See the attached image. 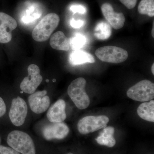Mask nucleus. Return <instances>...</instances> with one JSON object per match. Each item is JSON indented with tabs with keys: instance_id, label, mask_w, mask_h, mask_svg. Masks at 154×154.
Returning a JSON list of instances; mask_svg holds the SVG:
<instances>
[{
	"instance_id": "f03ea898",
	"label": "nucleus",
	"mask_w": 154,
	"mask_h": 154,
	"mask_svg": "<svg viewBox=\"0 0 154 154\" xmlns=\"http://www.w3.org/2000/svg\"><path fill=\"white\" fill-rule=\"evenodd\" d=\"M7 143L12 148L22 154H36L33 140L28 134L23 131H11L8 135Z\"/></svg>"
},
{
	"instance_id": "20e7f679",
	"label": "nucleus",
	"mask_w": 154,
	"mask_h": 154,
	"mask_svg": "<svg viewBox=\"0 0 154 154\" xmlns=\"http://www.w3.org/2000/svg\"><path fill=\"white\" fill-rule=\"evenodd\" d=\"M127 96L134 101L146 102L154 98V84L151 81L144 80L129 88Z\"/></svg>"
},
{
	"instance_id": "c756f323",
	"label": "nucleus",
	"mask_w": 154,
	"mask_h": 154,
	"mask_svg": "<svg viewBox=\"0 0 154 154\" xmlns=\"http://www.w3.org/2000/svg\"><path fill=\"white\" fill-rule=\"evenodd\" d=\"M66 154H73L72 153H71V152H69V153H68Z\"/></svg>"
},
{
	"instance_id": "f8f14e48",
	"label": "nucleus",
	"mask_w": 154,
	"mask_h": 154,
	"mask_svg": "<svg viewBox=\"0 0 154 154\" xmlns=\"http://www.w3.org/2000/svg\"><path fill=\"white\" fill-rule=\"evenodd\" d=\"M101 10L108 24L114 29L118 30L123 27L125 19L122 13L114 12L113 7L109 3L103 4Z\"/></svg>"
},
{
	"instance_id": "1a4fd4ad",
	"label": "nucleus",
	"mask_w": 154,
	"mask_h": 154,
	"mask_svg": "<svg viewBox=\"0 0 154 154\" xmlns=\"http://www.w3.org/2000/svg\"><path fill=\"white\" fill-rule=\"evenodd\" d=\"M47 91L34 92L28 97V102L31 110L37 114L43 113L48 109L50 104Z\"/></svg>"
},
{
	"instance_id": "7ed1b4c3",
	"label": "nucleus",
	"mask_w": 154,
	"mask_h": 154,
	"mask_svg": "<svg viewBox=\"0 0 154 154\" xmlns=\"http://www.w3.org/2000/svg\"><path fill=\"white\" fill-rule=\"evenodd\" d=\"M87 81L83 78L73 81L68 88V94L75 105L80 110L86 109L90 104V98L85 91Z\"/></svg>"
},
{
	"instance_id": "aec40b11",
	"label": "nucleus",
	"mask_w": 154,
	"mask_h": 154,
	"mask_svg": "<svg viewBox=\"0 0 154 154\" xmlns=\"http://www.w3.org/2000/svg\"><path fill=\"white\" fill-rule=\"evenodd\" d=\"M69 42L72 49L74 51L78 50L85 46L87 43V39L83 34L78 33L69 39Z\"/></svg>"
},
{
	"instance_id": "7c9ffc66",
	"label": "nucleus",
	"mask_w": 154,
	"mask_h": 154,
	"mask_svg": "<svg viewBox=\"0 0 154 154\" xmlns=\"http://www.w3.org/2000/svg\"><path fill=\"white\" fill-rule=\"evenodd\" d=\"M46 82H49V80H46Z\"/></svg>"
},
{
	"instance_id": "b1692460",
	"label": "nucleus",
	"mask_w": 154,
	"mask_h": 154,
	"mask_svg": "<svg viewBox=\"0 0 154 154\" xmlns=\"http://www.w3.org/2000/svg\"><path fill=\"white\" fill-rule=\"evenodd\" d=\"M128 9L134 8L136 5L137 0H119Z\"/></svg>"
},
{
	"instance_id": "2eb2a0df",
	"label": "nucleus",
	"mask_w": 154,
	"mask_h": 154,
	"mask_svg": "<svg viewBox=\"0 0 154 154\" xmlns=\"http://www.w3.org/2000/svg\"><path fill=\"white\" fill-rule=\"evenodd\" d=\"M69 61L72 65H79L86 63H93L95 62L94 57L90 53L84 51H74L70 54Z\"/></svg>"
},
{
	"instance_id": "6ab92c4d",
	"label": "nucleus",
	"mask_w": 154,
	"mask_h": 154,
	"mask_svg": "<svg viewBox=\"0 0 154 154\" xmlns=\"http://www.w3.org/2000/svg\"><path fill=\"white\" fill-rule=\"evenodd\" d=\"M138 11L141 15L150 17L154 16V0H141L138 7Z\"/></svg>"
},
{
	"instance_id": "4be33fe9",
	"label": "nucleus",
	"mask_w": 154,
	"mask_h": 154,
	"mask_svg": "<svg viewBox=\"0 0 154 154\" xmlns=\"http://www.w3.org/2000/svg\"><path fill=\"white\" fill-rule=\"evenodd\" d=\"M70 10L74 14L78 13L81 14H85L87 12V9L85 7L82 5H73L70 8Z\"/></svg>"
},
{
	"instance_id": "bb28decb",
	"label": "nucleus",
	"mask_w": 154,
	"mask_h": 154,
	"mask_svg": "<svg viewBox=\"0 0 154 154\" xmlns=\"http://www.w3.org/2000/svg\"><path fill=\"white\" fill-rule=\"evenodd\" d=\"M152 72L153 75H154V63H153L152 65L151 68Z\"/></svg>"
},
{
	"instance_id": "412c9836",
	"label": "nucleus",
	"mask_w": 154,
	"mask_h": 154,
	"mask_svg": "<svg viewBox=\"0 0 154 154\" xmlns=\"http://www.w3.org/2000/svg\"><path fill=\"white\" fill-rule=\"evenodd\" d=\"M34 11V8L33 7H31L27 11L26 14L22 17V22L25 24H28L38 19L41 16V14L33 13Z\"/></svg>"
},
{
	"instance_id": "423d86ee",
	"label": "nucleus",
	"mask_w": 154,
	"mask_h": 154,
	"mask_svg": "<svg viewBox=\"0 0 154 154\" xmlns=\"http://www.w3.org/2000/svg\"><path fill=\"white\" fill-rule=\"evenodd\" d=\"M109 121L106 116H89L81 119L77 127L81 134H87L105 128Z\"/></svg>"
},
{
	"instance_id": "a878e982",
	"label": "nucleus",
	"mask_w": 154,
	"mask_h": 154,
	"mask_svg": "<svg viewBox=\"0 0 154 154\" xmlns=\"http://www.w3.org/2000/svg\"><path fill=\"white\" fill-rule=\"evenodd\" d=\"M6 112V106L2 98L0 97V117L5 115Z\"/></svg>"
},
{
	"instance_id": "f3484780",
	"label": "nucleus",
	"mask_w": 154,
	"mask_h": 154,
	"mask_svg": "<svg viewBox=\"0 0 154 154\" xmlns=\"http://www.w3.org/2000/svg\"><path fill=\"white\" fill-rule=\"evenodd\" d=\"M137 113L141 118L150 122H154V101L142 103L138 107Z\"/></svg>"
},
{
	"instance_id": "393cba45",
	"label": "nucleus",
	"mask_w": 154,
	"mask_h": 154,
	"mask_svg": "<svg viewBox=\"0 0 154 154\" xmlns=\"http://www.w3.org/2000/svg\"><path fill=\"white\" fill-rule=\"evenodd\" d=\"M85 24V22L82 20H75L74 19H71L70 21V25L72 28H80L82 27Z\"/></svg>"
},
{
	"instance_id": "ddd939ff",
	"label": "nucleus",
	"mask_w": 154,
	"mask_h": 154,
	"mask_svg": "<svg viewBox=\"0 0 154 154\" xmlns=\"http://www.w3.org/2000/svg\"><path fill=\"white\" fill-rule=\"evenodd\" d=\"M66 102L63 99H59L52 105L48 111L47 117L52 123L63 122L66 118L65 109Z\"/></svg>"
},
{
	"instance_id": "9d476101",
	"label": "nucleus",
	"mask_w": 154,
	"mask_h": 154,
	"mask_svg": "<svg viewBox=\"0 0 154 154\" xmlns=\"http://www.w3.org/2000/svg\"><path fill=\"white\" fill-rule=\"evenodd\" d=\"M17 27L16 20L10 15L0 12V43H7L11 41L12 32Z\"/></svg>"
},
{
	"instance_id": "a211bd4d",
	"label": "nucleus",
	"mask_w": 154,
	"mask_h": 154,
	"mask_svg": "<svg viewBox=\"0 0 154 154\" xmlns=\"http://www.w3.org/2000/svg\"><path fill=\"white\" fill-rule=\"evenodd\" d=\"M112 34L111 26L107 22L101 21L97 23L94 28V35L99 40L108 39Z\"/></svg>"
},
{
	"instance_id": "39448f33",
	"label": "nucleus",
	"mask_w": 154,
	"mask_h": 154,
	"mask_svg": "<svg viewBox=\"0 0 154 154\" xmlns=\"http://www.w3.org/2000/svg\"><path fill=\"white\" fill-rule=\"evenodd\" d=\"M95 54L102 61L113 63L123 62L128 57V53L126 50L114 46L99 48L95 51Z\"/></svg>"
},
{
	"instance_id": "5701e85b",
	"label": "nucleus",
	"mask_w": 154,
	"mask_h": 154,
	"mask_svg": "<svg viewBox=\"0 0 154 154\" xmlns=\"http://www.w3.org/2000/svg\"><path fill=\"white\" fill-rule=\"evenodd\" d=\"M0 154H20L12 148L0 145Z\"/></svg>"
},
{
	"instance_id": "4468645a",
	"label": "nucleus",
	"mask_w": 154,
	"mask_h": 154,
	"mask_svg": "<svg viewBox=\"0 0 154 154\" xmlns=\"http://www.w3.org/2000/svg\"><path fill=\"white\" fill-rule=\"evenodd\" d=\"M50 45L52 48L57 50L68 51L70 48L69 39L61 31H57L51 36Z\"/></svg>"
},
{
	"instance_id": "0eeeda50",
	"label": "nucleus",
	"mask_w": 154,
	"mask_h": 154,
	"mask_svg": "<svg viewBox=\"0 0 154 154\" xmlns=\"http://www.w3.org/2000/svg\"><path fill=\"white\" fill-rule=\"evenodd\" d=\"M28 71V76L22 80L20 84V89L26 94H32L42 82V77L40 75L39 67L36 65H30Z\"/></svg>"
},
{
	"instance_id": "c85d7f7f",
	"label": "nucleus",
	"mask_w": 154,
	"mask_h": 154,
	"mask_svg": "<svg viewBox=\"0 0 154 154\" xmlns=\"http://www.w3.org/2000/svg\"><path fill=\"white\" fill-rule=\"evenodd\" d=\"M53 82H56V80L55 79H54L53 80Z\"/></svg>"
},
{
	"instance_id": "f257e3e1",
	"label": "nucleus",
	"mask_w": 154,
	"mask_h": 154,
	"mask_svg": "<svg viewBox=\"0 0 154 154\" xmlns=\"http://www.w3.org/2000/svg\"><path fill=\"white\" fill-rule=\"evenodd\" d=\"M59 17L55 13L45 16L32 31V37L38 42L47 41L59 24Z\"/></svg>"
},
{
	"instance_id": "2f4dec72",
	"label": "nucleus",
	"mask_w": 154,
	"mask_h": 154,
	"mask_svg": "<svg viewBox=\"0 0 154 154\" xmlns=\"http://www.w3.org/2000/svg\"><path fill=\"white\" fill-rule=\"evenodd\" d=\"M0 143H1V138H0Z\"/></svg>"
},
{
	"instance_id": "dca6fc26",
	"label": "nucleus",
	"mask_w": 154,
	"mask_h": 154,
	"mask_svg": "<svg viewBox=\"0 0 154 154\" xmlns=\"http://www.w3.org/2000/svg\"><path fill=\"white\" fill-rule=\"evenodd\" d=\"M114 132L115 129L113 127H106L100 132L99 135L95 140L99 145L113 147L116 143L113 136Z\"/></svg>"
},
{
	"instance_id": "cd10ccee",
	"label": "nucleus",
	"mask_w": 154,
	"mask_h": 154,
	"mask_svg": "<svg viewBox=\"0 0 154 154\" xmlns=\"http://www.w3.org/2000/svg\"><path fill=\"white\" fill-rule=\"evenodd\" d=\"M154 23H153V28H152V37H154Z\"/></svg>"
},
{
	"instance_id": "9b49d317",
	"label": "nucleus",
	"mask_w": 154,
	"mask_h": 154,
	"mask_svg": "<svg viewBox=\"0 0 154 154\" xmlns=\"http://www.w3.org/2000/svg\"><path fill=\"white\" fill-rule=\"evenodd\" d=\"M45 125L42 129V134L45 139H63L69 134V129L64 122L52 123Z\"/></svg>"
},
{
	"instance_id": "6e6552de",
	"label": "nucleus",
	"mask_w": 154,
	"mask_h": 154,
	"mask_svg": "<svg viewBox=\"0 0 154 154\" xmlns=\"http://www.w3.org/2000/svg\"><path fill=\"white\" fill-rule=\"evenodd\" d=\"M28 114V106L21 97L13 99L9 112V117L12 123L17 126L22 125L25 122Z\"/></svg>"
}]
</instances>
